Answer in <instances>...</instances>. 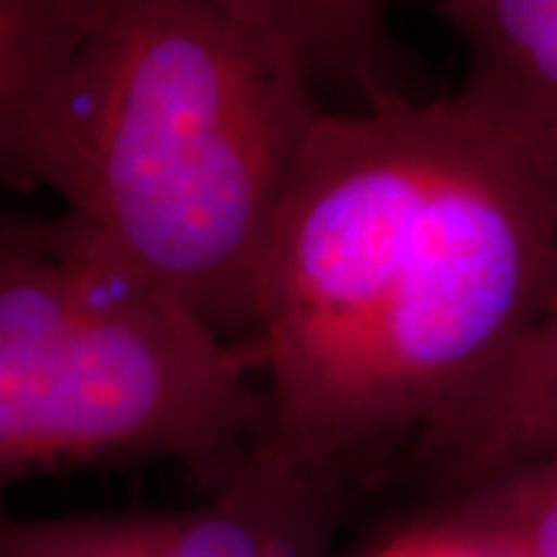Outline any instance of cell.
Wrapping results in <instances>:
<instances>
[{
  "mask_svg": "<svg viewBox=\"0 0 557 557\" xmlns=\"http://www.w3.org/2000/svg\"><path fill=\"white\" fill-rule=\"evenodd\" d=\"M557 152L461 90L329 106L260 258L258 449L357 493L536 322Z\"/></svg>",
  "mask_w": 557,
  "mask_h": 557,
  "instance_id": "cell-1",
  "label": "cell"
},
{
  "mask_svg": "<svg viewBox=\"0 0 557 557\" xmlns=\"http://www.w3.org/2000/svg\"><path fill=\"white\" fill-rule=\"evenodd\" d=\"M325 109L295 50L220 0H97L53 102L44 189L255 344L263 245Z\"/></svg>",
  "mask_w": 557,
  "mask_h": 557,
  "instance_id": "cell-2",
  "label": "cell"
},
{
  "mask_svg": "<svg viewBox=\"0 0 557 557\" xmlns=\"http://www.w3.org/2000/svg\"><path fill=\"white\" fill-rule=\"evenodd\" d=\"M260 428L255 344L78 214H20L0 242V490L139 461L186 465L208 490Z\"/></svg>",
  "mask_w": 557,
  "mask_h": 557,
  "instance_id": "cell-3",
  "label": "cell"
},
{
  "mask_svg": "<svg viewBox=\"0 0 557 557\" xmlns=\"http://www.w3.org/2000/svg\"><path fill=\"white\" fill-rule=\"evenodd\" d=\"M205 493L180 511H0V557H329L357 498L258 446Z\"/></svg>",
  "mask_w": 557,
  "mask_h": 557,
  "instance_id": "cell-4",
  "label": "cell"
},
{
  "mask_svg": "<svg viewBox=\"0 0 557 557\" xmlns=\"http://www.w3.org/2000/svg\"><path fill=\"white\" fill-rule=\"evenodd\" d=\"M557 446V276L536 322L468 397L399 458L437 505Z\"/></svg>",
  "mask_w": 557,
  "mask_h": 557,
  "instance_id": "cell-5",
  "label": "cell"
},
{
  "mask_svg": "<svg viewBox=\"0 0 557 557\" xmlns=\"http://www.w3.org/2000/svg\"><path fill=\"white\" fill-rule=\"evenodd\" d=\"M468 53L465 97L557 152V0H437Z\"/></svg>",
  "mask_w": 557,
  "mask_h": 557,
  "instance_id": "cell-6",
  "label": "cell"
},
{
  "mask_svg": "<svg viewBox=\"0 0 557 557\" xmlns=\"http://www.w3.org/2000/svg\"><path fill=\"white\" fill-rule=\"evenodd\" d=\"M97 0H0V186L44 189L53 102Z\"/></svg>",
  "mask_w": 557,
  "mask_h": 557,
  "instance_id": "cell-7",
  "label": "cell"
},
{
  "mask_svg": "<svg viewBox=\"0 0 557 557\" xmlns=\"http://www.w3.org/2000/svg\"><path fill=\"white\" fill-rule=\"evenodd\" d=\"M282 38L319 97L332 90L338 109H362L409 94L399 81V53L387 32V0H220Z\"/></svg>",
  "mask_w": 557,
  "mask_h": 557,
  "instance_id": "cell-8",
  "label": "cell"
},
{
  "mask_svg": "<svg viewBox=\"0 0 557 557\" xmlns=\"http://www.w3.org/2000/svg\"><path fill=\"white\" fill-rule=\"evenodd\" d=\"M437 508L483 527L518 557H557V446Z\"/></svg>",
  "mask_w": 557,
  "mask_h": 557,
  "instance_id": "cell-9",
  "label": "cell"
},
{
  "mask_svg": "<svg viewBox=\"0 0 557 557\" xmlns=\"http://www.w3.org/2000/svg\"><path fill=\"white\" fill-rule=\"evenodd\" d=\"M369 557H518L502 539L446 508H434L424 520L387 539Z\"/></svg>",
  "mask_w": 557,
  "mask_h": 557,
  "instance_id": "cell-10",
  "label": "cell"
},
{
  "mask_svg": "<svg viewBox=\"0 0 557 557\" xmlns=\"http://www.w3.org/2000/svg\"><path fill=\"white\" fill-rule=\"evenodd\" d=\"M16 220H20V214H13V211H0V242L10 236V230L16 226Z\"/></svg>",
  "mask_w": 557,
  "mask_h": 557,
  "instance_id": "cell-11",
  "label": "cell"
}]
</instances>
